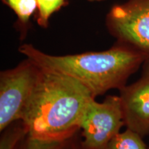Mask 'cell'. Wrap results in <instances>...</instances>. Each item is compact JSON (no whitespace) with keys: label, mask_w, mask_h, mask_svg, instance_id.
<instances>
[{"label":"cell","mask_w":149,"mask_h":149,"mask_svg":"<svg viewBox=\"0 0 149 149\" xmlns=\"http://www.w3.org/2000/svg\"><path fill=\"white\" fill-rule=\"evenodd\" d=\"M41 69L22 121L28 135L34 138H66L80 130L85 110L95 97L73 78Z\"/></svg>","instance_id":"1"},{"label":"cell","mask_w":149,"mask_h":149,"mask_svg":"<svg viewBox=\"0 0 149 149\" xmlns=\"http://www.w3.org/2000/svg\"><path fill=\"white\" fill-rule=\"evenodd\" d=\"M19 52L44 69L76 79L95 98L112 89H122L149 58L118 42L107 51L74 55H49L29 44L22 45Z\"/></svg>","instance_id":"2"},{"label":"cell","mask_w":149,"mask_h":149,"mask_svg":"<svg viewBox=\"0 0 149 149\" xmlns=\"http://www.w3.org/2000/svg\"><path fill=\"white\" fill-rule=\"evenodd\" d=\"M29 58L0 73V132L22 120L41 73Z\"/></svg>","instance_id":"3"},{"label":"cell","mask_w":149,"mask_h":149,"mask_svg":"<svg viewBox=\"0 0 149 149\" xmlns=\"http://www.w3.org/2000/svg\"><path fill=\"white\" fill-rule=\"evenodd\" d=\"M106 25L116 42L149 57V0H128L114 5Z\"/></svg>","instance_id":"4"},{"label":"cell","mask_w":149,"mask_h":149,"mask_svg":"<svg viewBox=\"0 0 149 149\" xmlns=\"http://www.w3.org/2000/svg\"><path fill=\"white\" fill-rule=\"evenodd\" d=\"M124 126L120 96L109 95L102 102L93 99L87 106L80 122L84 148L105 149Z\"/></svg>","instance_id":"5"},{"label":"cell","mask_w":149,"mask_h":149,"mask_svg":"<svg viewBox=\"0 0 149 149\" xmlns=\"http://www.w3.org/2000/svg\"><path fill=\"white\" fill-rule=\"evenodd\" d=\"M125 126L144 137L149 135V58L139 79L120 90Z\"/></svg>","instance_id":"6"},{"label":"cell","mask_w":149,"mask_h":149,"mask_svg":"<svg viewBox=\"0 0 149 149\" xmlns=\"http://www.w3.org/2000/svg\"><path fill=\"white\" fill-rule=\"evenodd\" d=\"M18 149H85L82 145L81 130L64 139L46 140L34 138L27 135Z\"/></svg>","instance_id":"7"},{"label":"cell","mask_w":149,"mask_h":149,"mask_svg":"<svg viewBox=\"0 0 149 149\" xmlns=\"http://www.w3.org/2000/svg\"><path fill=\"white\" fill-rule=\"evenodd\" d=\"M1 1L17 17L15 26L20 33L21 40H23L30 28V19L37 11V0H1Z\"/></svg>","instance_id":"8"},{"label":"cell","mask_w":149,"mask_h":149,"mask_svg":"<svg viewBox=\"0 0 149 149\" xmlns=\"http://www.w3.org/2000/svg\"><path fill=\"white\" fill-rule=\"evenodd\" d=\"M1 133L0 149H18L28 131L23 122L19 120L9 125Z\"/></svg>","instance_id":"9"},{"label":"cell","mask_w":149,"mask_h":149,"mask_svg":"<svg viewBox=\"0 0 149 149\" xmlns=\"http://www.w3.org/2000/svg\"><path fill=\"white\" fill-rule=\"evenodd\" d=\"M143 137L133 130L126 128L109 141L105 149H148Z\"/></svg>","instance_id":"10"},{"label":"cell","mask_w":149,"mask_h":149,"mask_svg":"<svg viewBox=\"0 0 149 149\" xmlns=\"http://www.w3.org/2000/svg\"><path fill=\"white\" fill-rule=\"evenodd\" d=\"M68 4L66 0H37V23L40 26L46 29L52 15Z\"/></svg>","instance_id":"11"},{"label":"cell","mask_w":149,"mask_h":149,"mask_svg":"<svg viewBox=\"0 0 149 149\" xmlns=\"http://www.w3.org/2000/svg\"><path fill=\"white\" fill-rule=\"evenodd\" d=\"M88 1H104V0H88Z\"/></svg>","instance_id":"12"},{"label":"cell","mask_w":149,"mask_h":149,"mask_svg":"<svg viewBox=\"0 0 149 149\" xmlns=\"http://www.w3.org/2000/svg\"><path fill=\"white\" fill-rule=\"evenodd\" d=\"M148 149H149V148H148Z\"/></svg>","instance_id":"13"}]
</instances>
